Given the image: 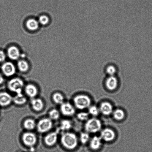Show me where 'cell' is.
<instances>
[{
    "mask_svg": "<svg viewBox=\"0 0 152 152\" xmlns=\"http://www.w3.org/2000/svg\"><path fill=\"white\" fill-rule=\"evenodd\" d=\"M53 122L51 119L44 118L41 119L37 124V130L40 133H44L48 132L53 127Z\"/></svg>",
    "mask_w": 152,
    "mask_h": 152,
    "instance_id": "5b68a950",
    "label": "cell"
},
{
    "mask_svg": "<svg viewBox=\"0 0 152 152\" xmlns=\"http://www.w3.org/2000/svg\"><path fill=\"white\" fill-rule=\"evenodd\" d=\"M99 109L96 106H90L88 108V112L89 114L93 116H97L99 113Z\"/></svg>",
    "mask_w": 152,
    "mask_h": 152,
    "instance_id": "4316f807",
    "label": "cell"
},
{
    "mask_svg": "<svg viewBox=\"0 0 152 152\" xmlns=\"http://www.w3.org/2000/svg\"><path fill=\"white\" fill-rule=\"evenodd\" d=\"M62 145L67 149L74 150L78 144V139L75 133L65 132L62 134L61 138Z\"/></svg>",
    "mask_w": 152,
    "mask_h": 152,
    "instance_id": "6da1fadb",
    "label": "cell"
},
{
    "mask_svg": "<svg viewBox=\"0 0 152 152\" xmlns=\"http://www.w3.org/2000/svg\"><path fill=\"white\" fill-rule=\"evenodd\" d=\"M13 102V97L8 92H0V106L6 107L10 105Z\"/></svg>",
    "mask_w": 152,
    "mask_h": 152,
    "instance_id": "30bf717a",
    "label": "cell"
},
{
    "mask_svg": "<svg viewBox=\"0 0 152 152\" xmlns=\"http://www.w3.org/2000/svg\"><path fill=\"white\" fill-rule=\"evenodd\" d=\"M72 127V123L70 121L64 120L61 122L59 129L62 131H67L70 129Z\"/></svg>",
    "mask_w": 152,
    "mask_h": 152,
    "instance_id": "7402d4cb",
    "label": "cell"
},
{
    "mask_svg": "<svg viewBox=\"0 0 152 152\" xmlns=\"http://www.w3.org/2000/svg\"><path fill=\"white\" fill-rule=\"evenodd\" d=\"M39 22L41 24L45 25L47 24L49 22V18L47 16L42 15L39 18Z\"/></svg>",
    "mask_w": 152,
    "mask_h": 152,
    "instance_id": "f546056e",
    "label": "cell"
},
{
    "mask_svg": "<svg viewBox=\"0 0 152 152\" xmlns=\"http://www.w3.org/2000/svg\"><path fill=\"white\" fill-rule=\"evenodd\" d=\"M25 91L28 96L32 98H35L38 93V88L32 84L26 85L25 87Z\"/></svg>",
    "mask_w": 152,
    "mask_h": 152,
    "instance_id": "5bb4252c",
    "label": "cell"
},
{
    "mask_svg": "<svg viewBox=\"0 0 152 152\" xmlns=\"http://www.w3.org/2000/svg\"><path fill=\"white\" fill-rule=\"evenodd\" d=\"M100 137L96 135L94 136L90 140V147L93 150H97L100 148L102 142Z\"/></svg>",
    "mask_w": 152,
    "mask_h": 152,
    "instance_id": "e0dca14e",
    "label": "cell"
},
{
    "mask_svg": "<svg viewBox=\"0 0 152 152\" xmlns=\"http://www.w3.org/2000/svg\"><path fill=\"white\" fill-rule=\"evenodd\" d=\"M53 99L55 103L60 105L63 103L64 101V97L63 95L58 92L53 94Z\"/></svg>",
    "mask_w": 152,
    "mask_h": 152,
    "instance_id": "603a6c76",
    "label": "cell"
},
{
    "mask_svg": "<svg viewBox=\"0 0 152 152\" xmlns=\"http://www.w3.org/2000/svg\"><path fill=\"white\" fill-rule=\"evenodd\" d=\"M26 26L28 29L31 31H35L38 29L39 23L34 19H29L26 22Z\"/></svg>",
    "mask_w": 152,
    "mask_h": 152,
    "instance_id": "ffe728a7",
    "label": "cell"
},
{
    "mask_svg": "<svg viewBox=\"0 0 152 152\" xmlns=\"http://www.w3.org/2000/svg\"><path fill=\"white\" fill-rule=\"evenodd\" d=\"M6 59V55L4 52L0 50V62H4Z\"/></svg>",
    "mask_w": 152,
    "mask_h": 152,
    "instance_id": "4dcf8cb0",
    "label": "cell"
},
{
    "mask_svg": "<svg viewBox=\"0 0 152 152\" xmlns=\"http://www.w3.org/2000/svg\"><path fill=\"white\" fill-rule=\"evenodd\" d=\"M60 111L63 115L66 117H72L75 113V108L70 103L64 102L61 104Z\"/></svg>",
    "mask_w": 152,
    "mask_h": 152,
    "instance_id": "52a82bcc",
    "label": "cell"
},
{
    "mask_svg": "<svg viewBox=\"0 0 152 152\" xmlns=\"http://www.w3.org/2000/svg\"><path fill=\"white\" fill-rule=\"evenodd\" d=\"M105 70L106 72L109 76H114L117 71V68L113 65H108Z\"/></svg>",
    "mask_w": 152,
    "mask_h": 152,
    "instance_id": "484cf974",
    "label": "cell"
},
{
    "mask_svg": "<svg viewBox=\"0 0 152 152\" xmlns=\"http://www.w3.org/2000/svg\"><path fill=\"white\" fill-rule=\"evenodd\" d=\"M100 137L101 139L105 142H111L115 139L116 134L113 129L106 128L101 131Z\"/></svg>",
    "mask_w": 152,
    "mask_h": 152,
    "instance_id": "ba28073f",
    "label": "cell"
},
{
    "mask_svg": "<svg viewBox=\"0 0 152 152\" xmlns=\"http://www.w3.org/2000/svg\"><path fill=\"white\" fill-rule=\"evenodd\" d=\"M37 124L34 119L28 118L24 122L23 126L26 130L32 131L34 130L37 127Z\"/></svg>",
    "mask_w": 152,
    "mask_h": 152,
    "instance_id": "d6986e66",
    "label": "cell"
},
{
    "mask_svg": "<svg viewBox=\"0 0 152 152\" xmlns=\"http://www.w3.org/2000/svg\"><path fill=\"white\" fill-rule=\"evenodd\" d=\"M77 118L82 121H87L89 118V114L86 112H82L79 113L77 115Z\"/></svg>",
    "mask_w": 152,
    "mask_h": 152,
    "instance_id": "f1b7e54d",
    "label": "cell"
},
{
    "mask_svg": "<svg viewBox=\"0 0 152 152\" xmlns=\"http://www.w3.org/2000/svg\"><path fill=\"white\" fill-rule=\"evenodd\" d=\"M90 136L87 132H82L80 134V140L83 144H86L89 141Z\"/></svg>",
    "mask_w": 152,
    "mask_h": 152,
    "instance_id": "83f0119b",
    "label": "cell"
},
{
    "mask_svg": "<svg viewBox=\"0 0 152 152\" xmlns=\"http://www.w3.org/2000/svg\"><path fill=\"white\" fill-rule=\"evenodd\" d=\"M23 144L26 146L32 147L36 144L37 137L35 134L32 132H25L23 134L22 137Z\"/></svg>",
    "mask_w": 152,
    "mask_h": 152,
    "instance_id": "8992f818",
    "label": "cell"
},
{
    "mask_svg": "<svg viewBox=\"0 0 152 152\" xmlns=\"http://www.w3.org/2000/svg\"><path fill=\"white\" fill-rule=\"evenodd\" d=\"M31 105L34 111L40 112L44 108V104L43 101L40 98H32L31 101Z\"/></svg>",
    "mask_w": 152,
    "mask_h": 152,
    "instance_id": "9a60e30c",
    "label": "cell"
},
{
    "mask_svg": "<svg viewBox=\"0 0 152 152\" xmlns=\"http://www.w3.org/2000/svg\"><path fill=\"white\" fill-rule=\"evenodd\" d=\"M4 82V78L2 75L0 74V85L2 84Z\"/></svg>",
    "mask_w": 152,
    "mask_h": 152,
    "instance_id": "1f68e13d",
    "label": "cell"
},
{
    "mask_svg": "<svg viewBox=\"0 0 152 152\" xmlns=\"http://www.w3.org/2000/svg\"><path fill=\"white\" fill-rule=\"evenodd\" d=\"M60 112L57 110L53 109L49 113V118L52 120H57L60 117Z\"/></svg>",
    "mask_w": 152,
    "mask_h": 152,
    "instance_id": "cb8c5ba5",
    "label": "cell"
},
{
    "mask_svg": "<svg viewBox=\"0 0 152 152\" xmlns=\"http://www.w3.org/2000/svg\"><path fill=\"white\" fill-rule=\"evenodd\" d=\"M99 111L104 115H110L113 112V107L111 103L108 102H103L101 104Z\"/></svg>",
    "mask_w": 152,
    "mask_h": 152,
    "instance_id": "7c38bea8",
    "label": "cell"
},
{
    "mask_svg": "<svg viewBox=\"0 0 152 152\" xmlns=\"http://www.w3.org/2000/svg\"><path fill=\"white\" fill-rule=\"evenodd\" d=\"M105 86L108 90L114 91L118 86V80L115 76H110L105 81Z\"/></svg>",
    "mask_w": 152,
    "mask_h": 152,
    "instance_id": "4fadbf2b",
    "label": "cell"
},
{
    "mask_svg": "<svg viewBox=\"0 0 152 152\" xmlns=\"http://www.w3.org/2000/svg\"><path fill=\"white\" fill-rule=\"evenodd\" d=\"M113 114L114 118L117 121L123 120L125 117L124 111L120 109H117L113 111Z\"/></svg>",
    "mask_w": 152,
    "mask_h": 152,
    "instance_id": "44dd1931",
    "label": "cell"
},
{
    "mask_svg": "<svg viewBox=\"0 0 152 152\" xmlns=\"http://www.w3.org/2000/svg\"><path fill=\"white\" fill-rule=\"evenodd\" d=\"M13 102L16 105H23L26 103L27 99L22 93L17 94L13 97Z\"/></svg>",
    "mask_w": 152,
    "mask_h": 152,
    "instance_id": "ac0fdd59",
    "label": "cell"
},
{
    "mask_svg": "<svg viewBox=\"0 0 152 152\" xmlns=\"http://www.w3.org/2000/svg\"><path fill=\"white\" fill-rule=\"evenodd\" d=\"M3 73L7 77H11L16 72L15 67L11 62H7L4 63L1 66Z\"/></svg>",
    "mask_w": 152,
    "mask_h": 152,
    "instance_id": "9c48e42d",
    "label": "cell"
},
{
    "mask_svg": "<svg viewBox=\"0 0 152 152\" xmlns=\"http://www.w3.org/2000/svg\"><path fill=\"white\" fill-rule=\"evenodd\" d=\"M18 67L21 72H25L29 69V66L28 63L24 61H20L18 64Z\"/></svg>",
    "mask_w": 152,
    "mask_h": 152,
    "instance_id": "d4e9b609",
    "label": "cell"
},
{
    "mask_svg": "<svg viewBox=\"0 0 152 152\" xmlns=\"http://www.w3.org/2000/svg\"><path fill=\"white\" fill-rule=\"evenodd\" d=\"M7 53L8 57L12 60H16L19 58L20 56L19 49L14 46L9 48L7 50Z\"/></svg>",
    "mask_w": 152,
    "mask_h": 152,
    "instance_id": "2e32d148",
    "label": "cell"
},
{
    "mask_svg": "<svg viewBox=\"0 0 152 152\" xmlns=\"http://www.w3.org/2000/svg\"><path fill=\"white\" fill-rule=\"evenodd\" d=\"M73 101L76 108L80 110L88 108L91 104V100L88 96L86 95L80 94L74 98Z\"/></svg>",
    "mask_w": 152,
    "mask_h": 152,
    "instance_id": "7a4b0ae2",
    "label": "cell"
},
{
    "mask_svg": "<svg viewBox=\"0 0 152 152\" xmlns=\"http://www.w3.org/2000/svg\"><path fill=\"white\" fill-rule=\"evenodd\" d=\"M84 127L86 132L88 133H96L101 130L102 123L99 119L93 118L87 120Z\"/></svg>",
    "mask_w": 152,
    "mask_h": 152,
    "instance_id": "3957f363",
    "label": "cell"
},
{
    "mask_svg": "<svg viewBox=\"0 0 152 152\" xmlns=\"http://www.w3.org/2000/svg\"><path fill=\"white\" fill-rule=\"evenodd\" d=\"M58 133L57 132H50L46 135L44 138V142L46 145L52 147L55 145L58 140Z\"/></svg>",
    "mask_w": 152,
    "mask_h": 152,
    "instance_id": "8fae6325",
    "label": "cell"
},
{
    "mask_svg": "<svg viewBox=\"0 0 152 152\" xmlns=\"http://www.w3.org/2000/svg\"><path fill=\"white\" fill-rule=\"evenodd\" d=\"M24 83L23 80L19 78L11 79L7 83L9 90L16 94L21 93Z\"/></svg>",
    "mask_w": 152,
    "mask_h": 152,
    "instance_id": "277c9868",
    "label": "cell"
}]
</instances>
